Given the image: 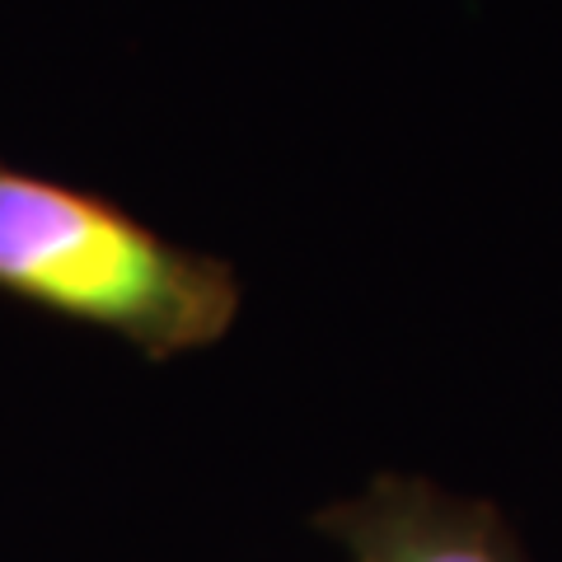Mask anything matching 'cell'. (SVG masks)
Returning a JSON list of instances; mask_svg holds the SVG:
<instances>
[{
    "label": "cell",
    "mask_w": 562,
    "mask_h": 562,
    "mask_svg": "<svg viewBox=\"0 0 562 562\" xmlns=\"http://www.w3.org/2000/svg\"><path fill=\"white\" fill-rule=\"evenodd\" d=\"M0 291L113 333L150 361L216 347L244 305L225 258L10 160H0Z\"/></svg>",
    "instance_id": "1"
},
{
    "label": "cell",
    "mask_w": 562,
    "mask_h": 562,
    "mask_svg": "<svg viewBox=\"0 0 562 562\" xmlns=\"http://www.w3.org/2000/svg\"><path fill=\"white\" fill-rule=\"evenodd\" d=\"M314 530L347 562H525L492 506L408 473H375L361 492L324 506Z\"/></svg>",
    "instance_id": "2"
}]
</instances>
